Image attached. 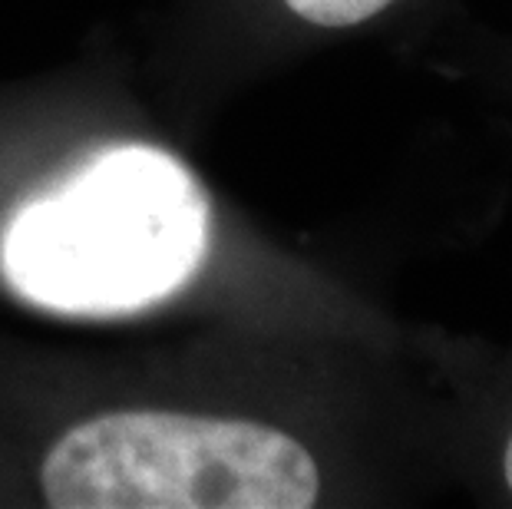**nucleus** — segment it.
I'll list each match as a JSON object with an SVG mask.
<instances>
[{
  "label": "nucleus",
  "mask_w": 512,
  "mask_h": 509,
  "mask_svg": "<svg viewBox=\"0 0 512 509\" xmlns=\"http://www.w3.org/2000/svg\"><path fill=\"white\" fill-rule=\"evenodd\" d=\"M57 509H308L318 463L255 420L123 410L83 420L40 470Z\"/></svg>",
  "instance_id": "2"
},
{
  "label": "nucleus",
  "mask_w": 512,
  "mask_h": 509,
  "mask_svg": "<svg viewBox=\"0 0 512 509\" xmlns=\"http://www.w3.org/2000/svg\"><path fill=\"white\" fill-rule=\"evenodd\" d=\"M209 199L156 146H113L24 202L0 235V272L60 314H126L176 295L209 252Z\"/></svg>",
  "instance_id": "1"
},
{
  "label": "nucleus",
  "mask_w": 512,
  "mask_h": 509,
  "mask_svg": "<svg viewBox=\"0 0 512 509\" xmlns=\"http://www.w3.org/2000/svg\"><path fill=\"white\" fill-rule=\"evenodd\" d=\"M503 476H506V486H509V493H512V433H509L506 450H503Z\"/></svg>",
  "instance_id": "4"
},
{
  "label": "nucleus",
  "mask_w": 512,
  "mask_h": 509,
  "mask_svg": "<svg viewBox=\"0 0 512 509\" xmlns=\"http://www.w3.org/2000/svg\"><path fill=\"white\" fill-rule=\"evenodd\" d=\"M285 4L308 24L318 27H354L384 14L397 0H285Z\"/></svg>",
  "instance_id": "3"
}]
</instances>
